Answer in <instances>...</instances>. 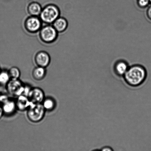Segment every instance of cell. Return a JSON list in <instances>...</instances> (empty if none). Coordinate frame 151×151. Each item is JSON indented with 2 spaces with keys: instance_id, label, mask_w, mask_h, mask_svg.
Returning a JSON list of instances; mask_svg holds the SVG:
<instances>
[{
  "instance_id": "1",
  "label": "cell",
  "mask_w": 151,
  "mask_h": 151,
  "mask_svg": "<svg viewBox=\"0 0 151 151\" xmlns=\"http://www.w3.org/2000/svg\"><path fill=\"white\" fill-rule=\"evenodd\" d=\"M147 69L144 66L136 64L129 66L125 74L124 79L131 86H138L144 82L147 78Z\"/></svg>"
},
{
  "instance_id": "2",
  "label": "cell",
  "mask_w": 151,
  "mask_h": 151,
  "mask_svg": "<svg viewBox=\"0 0 151 151\" xmlns=\"http://www.w3.org/2000/svg\"><path fill=\"white\" fill-rule=\"evenodd\" d=\"M60 8L55 4H50L43 8L39 17L43 23L52 24L56 19L60 17Z\"/></svg>"
},
{
  "instance_id": "3",
  "label": "cell",
  "mask_w": 151,
  "mask_h": 151,
  "mask_svg": "<svg viewBox=\"0 0 151 151\" xmlns=\"http://www.w3.org/2000/svg\"><path fill=\"white\" fill-rule=\"evenodd\" d=\"M58 32L52 24H46L42 26L39 31V37L44 43L51 44L57 40Z\"/></svg>"
},
{
  "instance_id": "4",
  "label": "cell",
  "mask_w": 151,
  "mask_h": 151,
  "mask_svg": "<svg viewBox=\"0 0 151 151\" xmlns=\"http://www.w3.org/2000/svg\"><path fill=\"white\" fill-rule=\"evenodd\" d=\"M45 111L42 103H32L27 109V117L32 122H39L44 118Z\"/></svg>"
},
{
  "instance_id": "5",
  "label": "cell",
  "mask_w": 151,
  "mask_h": 151,
  "mask_svg": "<svg viewBox=\"0 0 151 151\" xmlns=\"http://www.w3.org/2000/svg\"><path fill=\"white\" fill-rule=\"evenodd\" d=\"M42 23L39 16H30L25 20L24 27L28 32L35 34L39 32L42 27Z\"/></svg>"
},
{
  "instance_id": "6",
  "label": "cell",
  "mask_w": 151,
  "mask_h": 151,
  "mask_svg": "<svg viewBox=\"0 0 151 151\" xmlns=\"http://www.w3.org/2000/svg\"><path fill=\"white\" fill-rule=\"evenodd\" d=\"M25 86L20 80L11 78L7 84V89L8 93L11 95L18 96L23 94Z\"/></svg>"
},
{
  "instance_id": "7",
  "label": "cell",
  "mask_w": 151,
  "mask_h": 151,
  "mask_svg": "<svg viewBox=\"0 0 151 151\" xmlns=\"http://www.w3.org/2000/svg\"><path fill=\"white\" fill-rule=\"evenodd\" d=\"M35 63L37 66L46 68L51 63V57L47 52L41 51L35 54Z\"/></svg>"
},
{
  "instance_id": "8",
  "label": "cell",
  "mask_w": 151,
  "mask_h": 151,
  "mask_svg": "<svg viewBox=\"0 0 151 151\" xmlns=\"http://www.w3.org/2000/svg\"><path fill=\"white\" fill-rule=\"evenodd\" d=\"M27 96L33 104L42 103L45 99L44 91L38 87L31 88Z\"/></svg>"
},
{
  "instance_id": "9",
  "label": "cell",
  "mask_w": 151,
  "mask_h": 151,
  "mask_svg": "<svg viewBox=\"0 0 151 151\" xmlns=\"http://www.w3.org/2000/svg\"><path fill=\"white\" fill-rule=\"evenodd\" d=\"M15 103L16 109L22 111L27 109L32 104L27 96L23 94L18 97Z\"/></svg>"
},
{
  "instance_id": "10",
  "label": "cell",
  "mask_w": 151,
  "mask_h": 151,
  "mask_svg": "<svg viewBox=\"0 0 151 151\" xmlns=\"http://www.w3.org/2000/svg\"><path fill=\"white\" fill-rule=\"evenodd\" d=\"M129 67L128 63L125 60H118L114 65V71L116 75L119 76H124Z\"/></svg>"
},
{
  "instance_id": "11",
  "label": "cell",
  "mask_w": 151,
  "mask_h": 151,
  "mask_svg": "<svg viewBox=\"0 0 151 151\" xmlns=\"http://www.w3.org/2000/svg\"><path fill=\"white\" fill-rule=\"evenodd\" d=\"M52 25L58 33H62L67 29L68 23L65 18L60 17L56 19Z\"/></svg>"
},
{
  "instance_id": "12",
  "label": "cell",
  "mask_w": 151,
  "mask_h": 151,
  "mask_svg": "<svg viewBox=\"0 0 151 151\" xmlns=\"http://www.w3.org/2000/svg\"><path fill=\"white\" fill-rule=\"evenodd\" d=\"M42 8L39 3L33 1L29 4L27 7V11L30 16H39Z\"/></svg>"
},
{
  "instance_id": "13",
  "label": "cell",
  "mask_w": 151,
  "mask_h": 151,
  "mask_svg": "<svg viewBox=\"0 0 151 151\" xmlns=\"http://www.w3.org/2000/svg\"><path fill=\"white\" fill-rule=\"evenodd\" d=\"M2 109L4 113L7 114H12L17 109L15 101L8 100L4 103Z\"/></svg>"
},
{
  "instance_id": "14",
  "label": "cell",
  "mask_w": 151,
  "mask_h": 151,
  "mask_svg": "<svg viewBox=\"0 0 151 151\" xmlns=\"http://www.w3.org/2000/svg\"><path fill=\"white\" fill-rule=\"evenodd\" d=\"M46 74V68L37 66L33 69L32 76L37 81H41L45 78Z\"/></svg>"
},
{
  "instance_id": "15",
  "label": "cell",
  "mask_w": 151,
  "mask_h": 151,
  "mask_svg": "<svg viewBox=\"0 0 151 151\" xmlns=\"http://www.w3.org/2000/svg\"><path fill=\"white\" fill-rule=\"evenodd\" d=\"M42 103L43 106L46 111H52L55 108V101L53 99L50 98L45 99Z\"/></svg>"
},
{
  "instance_id": "16",
  "label": "cell",
  "mask_w": 151,
  "mask_h": 151,
  "mask_svg": "<svg viewBox=\"0 0 151 151\" xmlns=\"http://www.w3.org/2000/svg\"><path fill=\"white\" fill-rule=\"evenodd\" d=\"M10 78L13 79H18L20 77V71L18 68L12 67L10 69L9 71Z\"/></svg>"
},
{
  "instance_id": "17",
  "label": "cell",
  "mask_w": 151,
  "mask_h": 151,
  "mask_svg": "<svg viewBox=\"0 0 151 151\" xmlns=\"http://www.w3.org/2000/svg\"><path fill=\"white\" fill-rule=\"evenodd\" d=\"M10 79L8 72L3 71L0 73V83L7 84Z\"/></svg>"
},
{
  "instance_id": "18",
  "label": "cell",
  "mask_w": 151,
  "mask_h": 151,
  "mask_svg": "<svg viewBox=\"0 0 151 151\" xmlns=\"http://www.w3.org/2000/svg\"><path fill=\"white\" fill-rule=\"evenodd\" d=\"M137 4L140 9H145L150 4L149 0H137Z\"/></svg>"
},
{
  "instance_id": "19",
  "label": "cell",
  "mask_w": 151,
  "mask_h": 151,
  "mask_svg": "<svg viewBox=\"0 0 151 151\" xmlns=\"http://www.w3.org/2000/svg\"><path fill=\"white\" fill-rule=\"evenodd\" d=\"M146 15L147 18L151 20V4L146 9Z\"/></svg>"
},
{
  "instance_id": "20",
  "label": "cell",
  "mask_w": 151,
  "mask_h": 151,
  "mask_svg": "<svg viewBox=\"0 0 151 151\" xmlns=\"http://www.w3.org/2000/svg\"><path fill=\"white\" fill-rule=\"evenodd\" d=\"M8 100H9V99L8 97L6 96H1V97H0V101L4 103H5L6 101H7Z\"/></svg>"
},
{
  "instance_id": "21",
  "label": "cell",
  "mask_w": 151,
  "mask_h": 151,
  "mask_svg": "<svg viewBox=\"0 0 151 151\" xmlns=\"http://www.w3.org/2000/svg\"><path fill=\"white\" fill-rule=\"evenodd\" d=\"M112 149L110 147H106L103 148V149H102V151H112Z\"/></svg>"
},
{
  "instance_id": "22",
  "label": "cell",
  "mask_w": 151,
  "mask_h": 151,
  "mask_svg": "<svg viewBox=\"0 0 151 151\" xmlns=\"http://www.w3.org/2000/svg\"><path fill=\"white\" fill-rule=\"evenodd\" d=\"M3 112H4V111H3L2 108L0 107V118L2 116Z\"/></svg>"
},
{
  "instance_id": "23",
  "label": "cell",
  "mask_w": 151,
  "mask_h": 151,
  "mask_svg": "<svg viewBox=\"0 0 151 151\" xmlns=\"http://www.w3.org/2000/svg\"><path fill=\"white\" fill-rule=\"evenodd\" d=\"M150 1V4H151V0H149Z\"/></svg>"
}]
</instances>
